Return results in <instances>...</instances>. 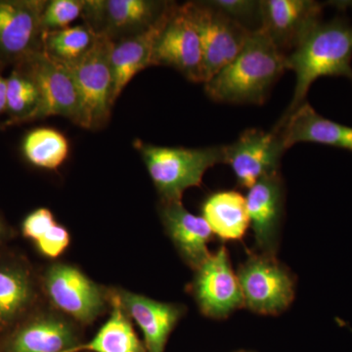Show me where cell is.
<instances>
[{"instance_id": "1", "label": "cell", "mask_w": 352, "mask_h": 352, "mask_svg": "<svg viewBox=\"0 0 352 352\" xmlns=\"http://www.w3.org/2000/svg\"><path fill=\"white\" fill-rule=\"evenodd\" d=\"M286 69V55L259 28L239 55L205 83L206 94L220 103L263 104Z\"/></svg>"}, {"instance_id": "2", "label": "cell", "mask_w": 352, "mask_h": 352, "mask_svg": "<svg viewBox=\"0 0 352 352\" xmlns=\"http://www.w3.org/2000/svg\"><path fill=\"white\" fill-rule=\"evenodd\" d=\"M352 25L335 19L320 23L286 56V68L296 74L293 99L277 124L288 119L305 102L308 90L322 76L352 80Z\"/></svg>"}, {"instance_id": "3", "label": "cell", "mask_w": 352, "mask_h": 352, "mask_svg": "<svg viewBox=\"0 0 352 352\" xmlns=\"http://www.w3.org/2000/svg\"><path fill=\"white\" fill-rule=\"evenodd\" d=\"M133 145L142 157L163 201H182L185 190L200 186L206 171L223 163V146L166 147L140 139Z\"/></svg>"}, {"instance_id": "4", "label": "cell", "mask_w": 352, "mask_h": 352, "mask_svg": "<svg viewBox=\"0 0 352 352\" xmlns=\"http://www.w3.org/2000/svg\"><path fill=\"white\" fill-rule=\"evenodd\" d=\"M112 39L98 34L87 54L67 67L75 80L82 104V126L99 129L110 120L113 75L111 67Z\"/></svg>"}, {"instance_id": "5", "label": "cell", "mask_w": 352, "mask_h": 352, "mask_svg": "<svg viewBox=\"0 0 352 352\" xmlns=\"http://www.w3.org/2000/svg\"><path fill=\"white\" fill-rule=\"evenodd\" d=\"M185 6L200 36L206 83L239 55L252 31L206 1L188 2Z\"/></svg>"}, {"instance_id": "6", "label": "cell", "mask_w": 352, "mask_h": 352, "mask_svg": "<svg viewBox=\"0 0 352 352\" xmlns=\"http://www.w3.org/2000/svg\"><path fill=\"white\" fill-rule=\"evenodd\" d=\"M244 303L261 314H279L295 296L293 278L274 256H252L238 271Z\"/></svg>"}, {"instance_id": "7", "label": "cell", "mask_w": 352, "mask_h": 352, "mask_svg": "<svg viewBox=\"0 0 352 352\" xmlns=\"http://www.w3.org/2000/svg\"><path fill=\"white\" fill-rule=\"evenodd\" d=\"M152 66L170 67L190 82L204 83L201 39L185 4L173 7L155 46Z\"/></svg>"}, {"instance_id": "8", "label": "cell", "mask_w": 352, "mask_h": 352, "mask_svg": "<svg viewBox=\"0 0 352 352\" xmlns=\"http://www.w3.org/2000/svg\"><path fill=\"white\" fill-rule=\"evenodd\" d=\"M286 150L279 132L250 129L223 146V163L231 166L238 184L250 189L264 176L279 173Z\"/></svg>"}, {"instance_id": "9", "label": "cell", "mask_w": 352, "mask_h": 352, "mask_svg": "<svg viewBox=\"0 0 352 352\" xmlns=\"http://www.w3.org/2000/svg\"><path fill=\"white\" fill-rule=\"evenodd\" d=\"M38 87L41 103L36 119L61 116L82 126V104L71 72L43 51L22 62Z\"/></svg>"}, {"instance_id": "10", "label": "cell", "mask_w": 352, "mask_h": 352, "mask_svg": "<svg viewBox=\"0 0 352 352\" xmlns=\"http://www.w3.org/2000/svg\"><path fill=\"white\" fill-rule=\"evenodd\" d=\"M168 3L151 0H89L85 1L82 16L95 34L118 41L145 31Z\"/></svg>"}, {"instance_id": "11", "label": "cell", "mask_w": 352, "mask_h": 352, "mask_svg": "<svg viewBox=\"0 0 352 352\" xmlns=\"http://www.w3.org/2000/svg\"><path fill=\"white\" fill-rule=\"evenodd\" d=\"M46 2L0 0V60L21 64L43 51L41 15Z\"/></svg>"}, {"instance_id": "12", "label": "cell", "mask_w": 352, "mask_h": 352, "mask_svg": "<svg viewBox=\"0 0 352 352\" xmlns=\"http://www.w3.org/2000/svg\"><path fill=\"white\" fill-rule=\"evenodd\" d=\"M193 289L201 311L214 318H224L245 305L239 280L224 247L197 270Z\"/></svg>"}, {"instance_id": "13", "label": "cell", "mask_w": 352, "mask_h": 352, "mask_svg": "<svg viewBox=\"0 0 352 352\" xmlns=\"http://www.w3.org/2000/svg\"><path fill=\"white\" fill-rule=\"evenodd\" d=\"M261 29L285 55L321 23L322 6L311 0H261Z\"/></svg>"}, {"instance_id": "14", "label": "cell", "mask_w": 352, "mask_h": 352, "mask_svg": "<svg viewBox=\"0 0 352 352\" xmlns=\"http://www.w3.org/2000/svg\"><path fill=\"white\" fill-rule=\"evenodd\" d=\"M45 287L55 305L83 323L94 320L103 309L100 289L73 266L58 264L51 267Z\"/></svg>"}, {"instance_id": "15", "label": "cell", "mask_w": 352, "mask_h": 352, "mask_svg": "<svg viewBox=\"0 0 352 352\" xmlns=\"http://www.w3.org/2000/svg\"><path fill=\"white\" fill-rule=\"evenodd\" d=\"M245 203L256 245L263 254L274 256L284 205V185L280 173L259 179L250 188Z\"/></svg>"}, {"instance_id": "16", "label": "cell", "mask_w": 352, "mask_h": 352, "mask_svg": "<svg viewBox=\"0 0 352 352\" xmlns=\"http://www.w3.org/2000/svg\"><path fill=\"white\" fill-rule=\"evenodd\" d=\"M175 3H168L163 14L145 31L113 41L111 52L113 75V104L139 72L152 67L157 38L170 19Z\"/></svg>"}, {"instance_id": "17", "label": "cell", "mask_w": 352, "mask_h": 352, "mask_svg": "<svg viewBox=\"0 0 352 352\" xmlns=\"http://www.w3.org/2000/svg\"><path fill=\"white\" fill-rule=\"evenodd\" d=\"M273 129L279 132L286 149L311 142L352 151V127L322 117L307 101Z\"/></svg>"}, {"instance_id": "18", "label": "cell", "mask_w": 352, "mask_h": 352, "mask_svg": "<svg viewBox=\"0 0 352 352\" xmlns=\"http://www.w3.org/2000/svg\"><path fill=\"white\" fill-rule=\"evenodd\" d=\"M161 214L183 258L194 270H198L210 256L208 243L212 231L207 221L203 217L189 212L182 201H163Z\"/></svg>"}, {"instance_id": "19", "label": "cell", "mask_w": 352, "mask_h": 352, "mask_svg": "<svg viewBox=\"0 0 352 352\" xmlns=\"http://www.w3.org/2000/svg\"><path fill=\"white\" fill-rule=\"evenodd\" d=\"M120 302L142 330L148 351L164 352L168 336L182 314L180 308L131 293L122 294Z\"/></svg>"}, {"instance_id": "20", "label": "cell", "mask_w": 352, "mask_h": 352, "mask_svg": "<svg viewBox=\"0 0 352 352\" xmlns=\"http://www.w3.org/2000/svg\"><path fill=\"white\" fill-rule=\"evenodd\" d=\"M204 219L224 240H240L250 226L245 198L236 191H219L204 203Z\"/></svg>"}, {"instance_id": "21", "label": "cell", "mask_w": 352, "mask_h": 352, "mask_svg": "<svg viewBox=\"0 0 352 352\" xmlns=\"http://www.w3.org/2000/svg\"><path fill=\"white\" fill-rule=\"evenodd\" d=\"M145 352L131 323L122 311L120 296L113 300L110 319L100 329L94 339L80 346H74L65 352Z\"/></svg>"}, {"instance_id": "22", "label": "cell", "mask_w": 352, "mask_h": 352, "mask_svg": "<svg viewBox=\"0 0 352 352\" xmlns=\"http://www.w3.org/2000/svg\"><path fill=\"white\" fill-rule=\"evenodd\" d=\"M71 329L56 319H41L17 333L11 344L12 352H65L74 346Z\"/></svg>"}, {"instance_id": "23", "label": "cell", "mask_w": 352, "mask_h": 352, "mask_svg": "<svg viewBox=\"0 0 352 352\" xmlns=\"http://www.w3.org/2000/svg\"><path fill=\"white\" fill-rule=\"evenodd\" d=\"M98 34L87 24L46 32L43 52L58 63L68 67L87 54Z\"/></svg>"}, {"instance_id": "24", "label": "cell", "mask_w": 352, "mask_h": 352, "mask_svg": "<svg viewBox=\"0 0 352 352\" xmlns=\"http://www.w3.org/2000/svg\"><path fill=\"white\" fill-rule=\"evenodd\" d=\"M69 151L68 139L50 127H39L27 134L23 142L25 159L34 166L56 170L66 161Z\"/></svg>"}, {"instance_id": "25", "label": "cell", "mask_w": 352, "mask_h": 352, "mask_svg": "<svg viewBox=\"0 0 352 352\" xmlns=\"http://www.w3.org/2000/svg\"><path fill=\"white\" fill-rule=\"evenodd\" d=\"M41 97L36 82L25 69H14L7 78V107L13 120L36 119Z\"/></svg>"}, {"instance_id": "26", "label": "cell", "mask_w": 352, "mask_h": 352, "mask_svg": "<svg viewBox=\"0 0 352 352\" xmlns=\"http://www.w3.org/2000/svg\"><path fill=\"white\" fill-rule=\"evenodd\" d=\"M30 298L31 287L24 273L0 270V326L12 321L27 307Z\"/></svg>"}, {"instance_id": "27", "label": "cell", "mask_w": 352, "mask_h": 352, "mask_svg": "<svg viewBox=\"0 0 352 352\" xmlns=\"http://www.w3.org/2000/svg\"><path fill=\"white\" fill-rule=\"evenodd\" d=\"M85 6V0H52L46 2L41 15V27L44 32L69 27L74 21L82 16Z\"/></svg>"}, {"instance_id": "28", "label": "cell", "mask_w": 352, "mask_h": 352, "mask_svg": "<svg viewBox=\"0 0 352 352\" xmlns=\"http://www.w3.org/2000/svg\"><path fill=\"white\" fill-rule=\"evenodd\" d=\"M206 3L250 31L261 27V1L256 0H210Z\"/></svg>"}, {"instance_id": "29", "label": "cell", "mask_w": 352, "mask_h": 352, "mask_svg": "<svg viewBox=\"0 0 352 352\" xmlns=\"http://www.w3.org/2000/svg\"><path fill=\"white\" fill-rule=\"evenodd\" d=\"M56 224L52 212L47 208H38L23 222V234L25 237L38 241Z\"/></svg>"}, {"instance_id": "30", "label": "cell", "mask_w": 352, "mask_h": 352, "mask_svg": "<svg viewBox=\"0 0 352 352\" xmlns=\"http://www.w3.org/2000/svg\"><path fill=\"white\" fill-rule=\"evenodd\" d=\"M69 243L68 231L56 223L41 239L36 241L39 251L48 258H57L67 249Z\"/></svg>"}, {"instance_id": "31", "label": "cell", "mask_w": 352, "mask_h": 352, "mask_svg": "<svg viewBox=\"0 0 352 352\" xmlns=\"http://www.w3.org/2000/svg\"><path fill=\"white\" fill-rule=\"evenodd\" d=\"M7 107V80L0 76V115L6 111Z\"/></svg>"}, {"instance_id": "32", "label": "cell", "mask_w": 352, "mask_h": 352, "mask_svg": "<svg viewBox=\"0 0 352 352\" xmlns=\"http://www.w3.org/2000/svg\"><path fill=\"white\" fill-rule=\"evenodd\" d=\"M0 234H1V226H0Z\"/></svg>"}]
</instances>
